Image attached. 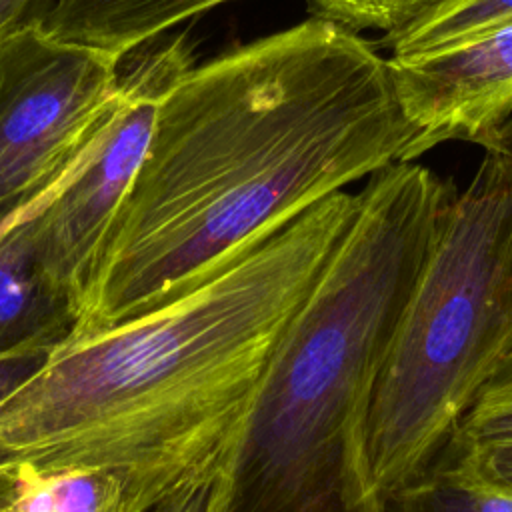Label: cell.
Segmentation results:
<instances>
[{
    "label": "cell",
    "instance_id": "9",
    "mask_svg": "<svg viewBox=\"0 0 512 512\" xmlns=\"http://www.w3.org/2000/svg\"><path fill=\"white\" fill-rule=\"evenodd\" d=\"M72 324L36 270L26 220L0 240V338L6 336V344L38 334L60 338Z\"/></svg>",
    "mask_w": 512,
    "mask_h": 512
},
{
    "label": "cell",
    "instance_id": "2",
    "mask_svg": "<svg viewBox=\"0 0 512 512\" xmlns=\"http://www.w3.org/2000/svg\"><path fill=\"white\" fill-rule=\"evenodd\" d=\"M414 134L388 58L318 14L186 64L158 96L72 326L112 324L188 290L402 162Z\"/></svg>",
    "mask_w": 512,
    "mask_h": 512
},
{
    "label": "cell",
    "instance_id": "11",
    "mask_svg": "<svg viewBox=\"0 0 512 512\" xmlns=\"http://www.w3.org/2000/svg\"><path fill=\"white\" fill-rule=\"evenodd\" d=\"M386 512H512V498L480 484L456 460L440 454L390 498Z\"/></svg>",
    "mask_w": 512,
    "mask_h": 512
},
{
    "label": "cell",
    "instance_id": "13",
    "mask_svg": "<svg viewBox=\"0 0 512 512\" xmlns=\"http://www.w3.org/2000/svg\"><path fill=\"white\" fill-rule=\"evenodd\" d=\"M318 16L334 20L356 32H396L444 0H308Z\"/></svg>",
    "mask_w": 512,
    "mask_h": 512
},
{
    "label": "cell",
    "instance_id": "3",
    "mask_svg": "<svg viewBox=\"0 0 512 512\" xmlns=\"http://www.w3.org/2000/svg\"><path fill=\"white\" fill-rule=\"evenodd\" d=\"M454 194L416 162L368 176L354 218L290 324L240 512H364L368 392Z\"/></svg>",
    "mask_w": 512,
    "mask_h": 512
},
{
    "label": "cell",
    "instance_id": "14",
    "mask_svg": "<svg viewBox=\"0 0 512 512\" xmlns=\"http://www.w3.org/2000/svg\"><path fill=\"white\" fill-rule=\"evenodd\" d=\"M442 454L456 460L480 484L512 498V438L490 440L464 448L446 446Z\"/></svg>",
    "mask_w": 512,
    "mask_h": 512
},
{
    "label": "cell",
    "instance_id": "1",
    "mask_svg": "<svg viewBox=\"0 0 512 512\" xmlns=\"http://www.w3.org/2000/svg\"><path fill=\"white\" fill-rule=\"evenodd\" d=\"M356 208L336 192L188 290L52 342L0 392V512L70 474L98 482V512H240L290 324Z\"/></svg>",
    "mask_w": 512,
    "mask_h": 512
},
{
    "label": "cell",
    "instance_id": "18",
    "mask_svg": "<svg viewBox=\"0 0 512 512\" xmlns=\"http://www.w3.org/2000/svg\"><path fill=\"white\" fill-rule=\"evenodd\" d=\"M490 148L500 150V152H504V154H508V156L512 158V116H510V118L506 120V124L498 130L494 142H492L486 150H490Z\"/></svg>",
    "mask_w": 512,
    "mask_h": 512
},
{
    "label": "cell",
    "instance_id": "5",
    "mask_svg": "<svg viewBox=\"0 0 512 512\" xmlns=\"http://www.w3.org/2000/svg\"><path fill=\"white\" fill-rule=\"evenodd\" d=\"M122 94L118 56L54 38L36 18L0 38V218L58 180Z\"/></svg>",
    "mask_w": 512,
    "mask_h": 512
},
{
    "label": "cell",
    "instance_id": "10",
    "mask_svg": "<svg viewBox=\"0 0 512 512\" xmlns=\"http://www.w3.org/2000/svg\"><path fill=\"white\" fill-rule=\"evenodd\" d=\"M512 26V0H444L414 22L384 34L380 46L388 58H414L434 54L494 30Z\"/></svg>",
    "mask_w": 512,
    "mask_h": 512
},
{
    "label": "cell",
    "instance_id": "15",
    "mask_svg": "<svg viewBox=\"0 0 512 512\" xmlns=\"http://www.w3.org/2000/svg\"><path fill=\"white\" fill-rule=\"evenodd\" d=\"M56 340L58 338L54 336L38 334L0 348V392H4L12 382L26 374Z\"/></svg>",
    "mask_w": 512,
    "mask_h": 512
},
{
    "label": "cell",
    "instance_id": "4",
    "mask_svg": "<svg viewBox=\"0 0 512 512\" xmlns=\"http://www.w3.org/2000/svg\"><path fill=\"white\" fill-rule=\"evenodd\" d=\"M510 356L512 158L490 148L450 200L376 366L360 446L364 512H386L438 460Z\"/></svg>",
    "mask_w": 512,
    "mask_h": 512
},
{
    "label": "cell",
    "instance_id": "6",
    "mask_svg": "<svg viewBox=\"0 0 512 512\" xmlns=\"http://www.w3.org/2000/svg\"><path fill=\"white\" fill-rule=\"evenodd\" d=\"M190 64L182 40L124 76L120 106L58 194L28 220L36 270L76 320L100 244L144 158L158 96Z\"/></svg>",
    "mask_w": 512,
    "mask_h": 512
},
{
    "label": "cell",
    "instance_id": "17",
    "mask_svg": "<svg viewBox=\"0 0 512 512\" xmlns=\"http://www.w3.org/2000/svg\"><path fill=\"white\" fill-rule=\"evenodd\" d=\"M38 0H0V38L24 22H28V12Z\"/></svg>",
    "mask_w": 512,
    "mask_h": 512
},
{
    "label": "cell",
    "instance_id": "7",
    "mask_svg": "<svg viewBox=\"0 0 512 512\" xmlns=\"http://www.w3.org/2000/svg\"><path fill=\"white\" fill-rule=\"evenodd\" d=\"M404 118L414 128L402 162L442 142H494L512 116V26L414 58H388Z\"/></svg>",
    "mask_w": 512,
    "mask_h": 512
},
{
    "label": "cell",
    "instance_id": "12",
    "mask_svg": "<svg viewBox=\"0 0 512 512\" xmlns=\"http://www.w3.org/2000/svg\"><path fill=\"white\" fill-rule=\"evenodd\" d=\"M512 438V356L482 388L448 446L464 448Z\"/></svg>",
    "mask_w": 512,
    "mask_h": 512
},
{
    "label": "cell",
    "instance_id": "16",
    "mask_svg": "<svg viewBox=\"0 0 512 512\" xmlns=\"http://www.w3.org/2000/svg\"><path fill=\"white\" fill-rule=\"evenodd\" d=\"M56 492V512H98V482L88 474H70L52 482Z\"/></svg>",
    "mask_w": 512,
    "mask_h": 512
},
{
    "label": "cell",
    "instance_id": "8",
    "mask_svg": "<svg viewBox=\"0 0 512 512\" xmlns=\"http://www.w3.org/2000/svg\"><path fill=\"white\" fill-rule=\"evenodd\" d=\"M228 0H52L36 22L54 38L120 60L178 22Z\"/></svg>",
    "mask_w": 512,
    "mask_h": 512
}]
</instances>
